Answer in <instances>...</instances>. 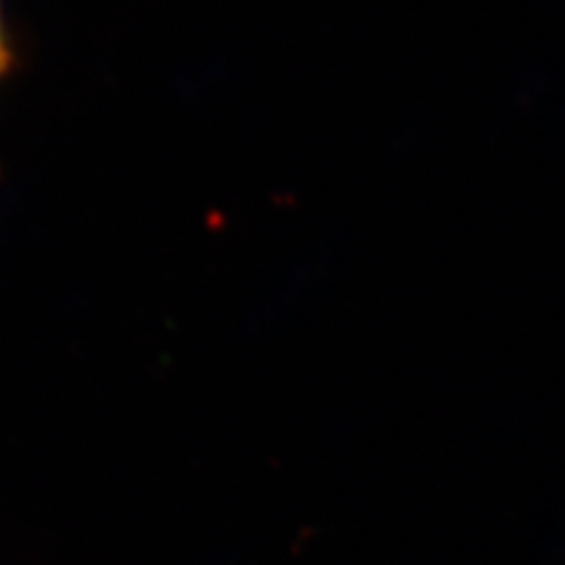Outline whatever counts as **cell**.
I'll use <instances>...</instances> for the list:
<instances>
[{
	"label": "cell",
	"instance_id": "1",
	"mask_svg": "<svg viewBox=\"0 0 565 565\" xmlns=\"http://www.w3.org/2000/svg\"><path fill=\"white\" fill-rule=\"evenodd\" d=\"M8 64V47H6V33H3V12H0V74Z\"/></svg>",
	"mask_w": 565,
	"mask_h": 565
}]
</instances>
